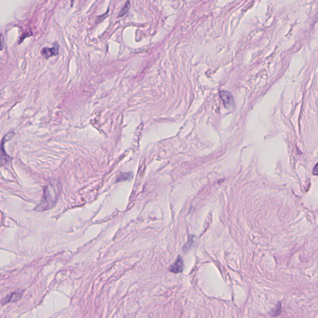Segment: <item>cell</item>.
Instances as JSON below:
<instances>
[{
  "instance_id": "7",
  "label": "cell",
  "mask_w": 318,
  "mask_h": 318,
  "mask_svg": "<svg viewBox=\"0 0 318 318\" xmlns=\"http://www.w3.org/2000/svg\"><path fill=\"white\" fill-rule=\"evenodd\" d=\"M312 174L315 176H318V163H317L314 166V167L312 170Z\"/></svg>"
},
{
  "instance_id": "4",
  "label": "cell",
  "mask_w": 318,
  "mask_h": 318,
  "mask_svg": "<svg viewBox=\"0 0 318 318\" xmlns=\"http://www.w3.org/2000/svg\"><path fill=\"white\" fill-rule=\"evenodd\" d=\"M23 294V291L18 290L17 291H15L13 293H11L8 297L5 298L3 300H2V304H5L10 302H16L18 300H19Z\"/></svg>"
},
{
  "instance_id": "5",
  "label": "cell",
  "mask_w": 318,
  "mask_h": 318,
  "mask_svg": "<svg viewBox=\"0 0 318 318\" xmlns=\"http://www.w3.org/2000/svg\"><path fill=\"white\" fill-rule=\"evenodd\" d=\"M281 312H282V304H281V303H279L277 305V306L270 311V314L273 317H277L281 314Z\"/></svg>"
},
{
  "instance_id": "3",
  "label": "cell",
  "mask_w": 318,
  "mask_h": 318,
  "mask_svg": "<svg viewBox=\"0 0 318 318\" xmlns=\"http://www.w3.org/2000/svg\"><path fill=\"white\" fill-rule=\"evenodd\" d=\"M184 268V261L180 256L178 257L175 262L171 265L169 268L170 271L174 274H178L183 271Z\"/></svg>"
},
{
  "instance_id": "1",
  "label": "cell",
  "mask_w": 318,
  "mask_h": 318,
  "mask_svg": "<svg viewBox=\"0 0 318 318\" xmlns=\"http://www.w3.org/2000/svg\"><path fill=\"white\" fill-rule=\"evenodd\" d=\"M219 95L225 107L228 109H232L234 106V100L231 94L226 91H221L219 93Z\"/></svg>"
},
{
  "instance_id": "6",
  "label": "cell",
  "mask_w": 318,
  "mask_h": 318,
  "mask_svg": "<svg viewBox=\"0 0 318 318\" xmlns=\"http://www.w3.org/2000/svg\"><path fill=\"white\" fill-rule=\"evenodd\" d=\"M130 8V2H126V3L125 4L124 6L122 8V10H121V13H119V17H122V16H123L125 14H126V13L128 12V11L129 10Z\"/></svg>"
},
{
  "instance_id": "2",
  "label": "cell",
  "mask_w": 318,
  "mask_h": 318,
  "mask_svg": "<svg viewBox=\"0 0 318 318\" xmlns=\"http://www.w3.org/2000/svg\"><path fill=\"white\" fill-rule=\"evenodd\" d=\"M59 45L56 43V45H54V47H52L51 48H49V47L43 48L41 51V54L42 55V56L44 58L48 59L52 56H57L59 54Z\"/></svg>"
}]
</instances>
